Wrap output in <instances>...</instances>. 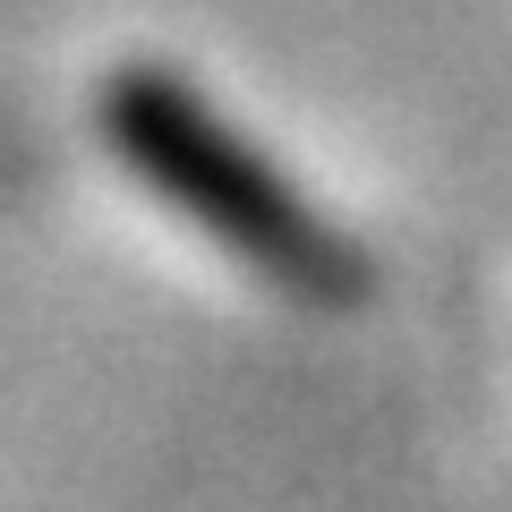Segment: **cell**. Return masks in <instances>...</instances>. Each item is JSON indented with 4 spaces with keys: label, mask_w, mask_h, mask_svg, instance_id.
<instances>
[{
    "label": "cell",
    "mask_w": 512,
    "mask_h": 512,
    "mask_svg": "<svg viewBox=\"0 0 512 512\" xmlns=\"http://www.w3.org/2000/svg\"><path fill=\"white\" fill-rule=\"evenodd\" d=\"M111 137L163 197H180L205 231H222L239 256L299 291H350V256L308 222V205L239 146L214 111H197L163 77H120L111 86Z\"/></svg>",
    "instance_id": "obj_1"
}]
</instances>
